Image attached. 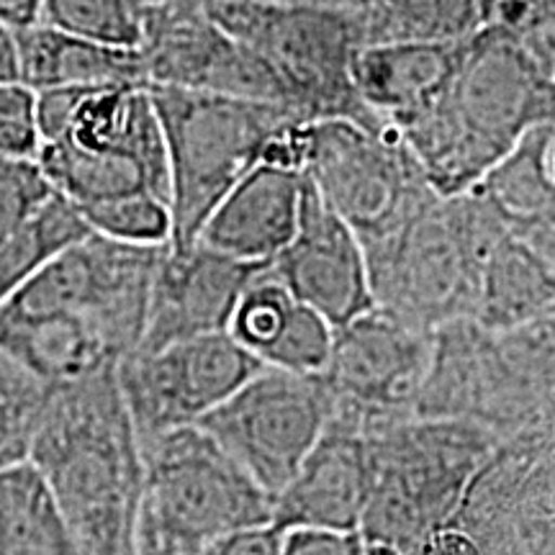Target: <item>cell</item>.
<instances>
[{"label": "cell", "mask_w": 555, "mask_h": 555, "mask_svg": "<svg viewBox=\"0 0 555 555\" xmlns=\"http://www.w3.org/2000/svg\"><path fill=\"white\" fill-rule=\"evenodd\" d=\"M281 555H371L360 530H298L283 532Z\"/></svg>", "instance_id": "d6a6232c"}, {"label": "cell", "mask_w": 555, "mask_h": 555, "mask_svg": "<svg viewBox=\"0 0 555 555\" xmlns=\"http://www.w3.org/2000/svg\"><path fill=\"white\" fill-rule=\"evenodd\" d=\"M37 165L78 208L134 196L170 204L163 124L147 86L62 88L37 93Z\"/></svg>", "instance_id": "3957f363"}, {"label": "cell", "mask_w": 555, "mask_h": 555, "mask_svg": "<svg viewBox=\"0 0 555 555\" xmlns=\"http://www.w3.org/2000/svg\"><path fill=\"white\" fill-rule=\"evenodd\" d=\"M168 245L90 234L0 307V350L50 386L119 371L139 350Z\"/></svg>", "instance_id": "6da1fadb"}, {"label": "cell", "mask_w": 555, "mask_h": 555, "mask_svg": "<svg viewBox=\"0 0 555 555\" xmlns=\"http://www.w3.org/2000/svg\"><path fill=\"white\" fill-rule=\"evenodd\" d=\"M478 9H481L483 24H506L512 26L522 16V11L532 0H476Z\"/></svg>", "instance_id": "d590c367"}, {"label": "cell", "mask_w": 555, "mask_h": 555, "mask_svg": "<svg viewBox=\"0 0 555 555\" xmlns=\"http://www.w3.org/2000/svg\"><path fill=\"white\" fill-rule=\"evenodd\" d=\"M463 41L363 47L356 57L360 99L397 131L442 101L461 65Z\"/></svg>", "instance_id": "d6986e66"}, {"label": "cell", "mask_w": 555, "mask_h": 555, "mask_svg": "<svg viewBox=\"0 0 555 555\" xmlns=\"http://www.w3.org/2000/svg\"><path fill=\"white\" fill-rule=\"evenodd\" d=\"M442 103L491 168L527 131L555 124V82L506 24H486L466 39Z\"/></svg>", "instance_id": "8fae6325"}, {"label": "cell", "mask_w": 555, "mask_h": 555, "mask_svg": "<svg viewBox=\"0 0 555 555\" xmlns=\"http://www.w3.org/2000/svg\"><path fill=\"white\" fill-rule=\"evenodd\" d=\"M90 232L127 245H170L172 214L168 201L157 196H134L78 208Z\"/></svg>", "instance_id": "f1b7e54d"}, {"label": "cell", "mask_w": 555, "mask_h": 555, "mask_svg": "<svg viewBox=\"0 0 555 555\" xmlns=\"http://www.w3.org/2000/svg\"><path fill=\"white\" fill-rule=\"evenodd\" d=\"M54 193L37 159L0 157V245Z\"/></svg>", "instance_id": "f546056e"}, {"label": "cell", "mask_w": 555, "mask_h": 555, "mask_svg": "<svg viewBox=\"0 0 555 555\" xmlns=\"http://www.w3.org/2000/svg\"><path fill=\"white\" fill-rule=\"evenodd\" d=\"M16 34L18 82L34 93L62 88L147 86L137 47H116L78 37L50 24H34Z\"/></svg>", "instance_id": "ffe728a7"}, {"label": "cell", "mask_w": 555, "mask_h": 555, "mask_svg": "<svg viewBox=\"0 0 555 555\" xmlns=\"http://www.w3.org/2000/svg\"><path fill=\"white\" fill-rule=\"evenodd\" d=\"M262 367L229 332L137 350L119 365V386L139 440L198 427Z\"/></svg>", "instance_id": "7c38bea8"}, {"label": "cell", "mask_w": 555, "mask_h": 555, "mask_svg": "<svg viewBox=\"0 0 555 555\" xmlns=\"http://www.w3.org/2000/svg\"><path fill=\"white\" fill-rule=\"evenodd\" d=\"M39 150L37 93L0 80V157L34 159Z\"/></svg>", "instance_id": "4dcf8cb0"}, {"label": "cell", "mask_w": 555, "mask_h": 555, "mask_svg": "<svg viewBox=\"0 0 555 555\" xmlns=\"http://www.w3.org/2000/svg\"><path fill=\"white\" fill-rule=\"evenodd\" d=\"M435 332L371 309L337 330L324 378L339 412L360 425L414 416L416 399L433 363Z\"/></svg>", "instance_id": "5bb4252c"}, {"label": "cell", "mask_w": 555, "mask_h": 555, "mask_svg": "<svg viewBox=\"0 0 555 555\" xmlns=\"http://www.w3.org/2000/svg\"><path fill=\"white\" fill-rule=\"evenodd\" d=\"M506 237L509 219L478 189L433 196L397 229L363 245L376 307L427 332L474 319L481 270Z\"/></svg>", "instance_id": "277c9868"}, {"label": "cell", "mask_w": 555, "mask_h": 555, "mask_svg": "<svg viewBox=\"0 0 555 555\" xmlns=\"http://www.w3.org/2000/svg\"><path fill=\"white\" fill-rule=\"evenodd\" d=\"M150 88L286 103V90L258 54L201 5H147L139 41Z\"/></svg>", "instance_id": "4fadbf2b"}, {"label": "cell", "mask_w": 555, "mask_h": 555, "mask_svg": "<svg viewBox=\"0 0 555 555\" xmlns=\"http://www.w3.org/2000/svg\"><path fill=\"white\" fill-rule=\"evenodd\" d=\"M82 214L52 193L9 240L0 245V307L31 281L47 262L90 237Z\"/></svg>", "instance_id": "d4e9b609"}, {"label": "cell", "mask_w": 555, "mask_h": 555, "mask_svg": "<svg viewBox=\"0 0 555 555\" xmlns=\"http://www.w3.org/2000/svg\"><path fill=\"white\" fill-rule=\"evenodd\" d=\"M270 270L296 301L319 311L335 330L376 309L363 240L324 204L309 178L296 237Z\"/></svg>", "instance_id": "9a60e30c"}, {"label": "cell", "mask_w": 555, "mask_h": 555, "mask_svg": "<svg viewBox=\"0 0 555 555\" xmlns=\"http://www.w3.org/2000/svg\"><path fill=\"white\" fill-rule=\"evenodd\" d=\"M268 3H283V5H311V9H350L356 0H268Z\"/></svg>", "instance_id": "74e56055"}, {"label": "cell", "mask_w": 555, "mask_h": 555, "mask_svg": "<svg viewBox=\"0 0 555 555\" xmlns=\"http://www.w3.org/2000/svg\"><path fill=\"white\" fill-rule=\"evenodd\" d=\"M512 29L519 34L545 78L555 82V0H532Z\"/></svg>", "instance_id": "1f68e13d"}, {"label": "cell", "mask_w": 555, "mask_h": 555, "mask_svg": "<svg viewBox=\"0 0 555 555\" xmlns=\"http://www.w3.org/2000/svg\"><path fill=\"white\" fill-rule=\"evenodd\" d=\"M52 388L0 350V470L31 457Z\"/></svg>", "instance_id": "484cf974"}, {"label": "cell", "mask_w": 555, "mask_h": 555, "mask_svg": "<svg viewBox=\"0 0 555 555\" xmlns=\"http://www.w3.org/2000/svg\"><path fill=\"white\" fill-rule=\"evenodd\" d=\"M371 494L360 535L371 555H414L446 525L504 437L468 420L401 416L365 427Z\"/></svg>", "instance_id": "5b68a950"}, {"label": "cell", "mask_w": 555, "mask_h": 555, "mask_svg": "<svg viewBox=\"0 0 555 555\" xmlns=\"http://www.w3.org/2000/svg\"><path fill=\"white\" fill-rule=\"evenodd\" d=\"M206 11L266 62L291 108L309 121L347 119L391 131L358 93L352 69L363 44L347 9L217 0Z\"/></svg>", "instance_id": "ba28073f"}, {"label": "cell", "mask_w": 555, "mask_h": 555, "mask_svg": "<svg viewBox=\"0 0 555 555\" xmlns=\"http://www.w3.org/2000/svg\"><path fill=\"white\" fill-rule=\"evenodd\" d=\"M0 555H82L50 483L31 461L0 470Z\"/></svg>", "instance_id": "7402d4cb"}, {"label": "cell", "mask_w": 555, "mask_h": 555, "mask_svg": "<svg viewBox=\"0 0 555 555\" xmlns=\"http://www.w3.org/2000/svg\"><path fill=\"white\" fill-rule=\"evenodd\" d=\"M29 461L50 483L82 555H137L144 453L119 373L54 386Z\"/></svg>", "instance_id": "7a4b0ae2"}, {"label": "cell", "mask_w": 555, "mask_h": 555, "mask_svg": "<svg viewBox=\"0 0 555 555\" xmlns=\"http://www.w3.org/2000/svg\"><path fill=\"white\" fill-rule=\"evenodd\" d=\"M360 44H442L483 29L476 0H356L350 5Z\"/></svg>", "instance_id": "603a6c76"}, {"label": "cell", "mask_w": 555, "mask_h": 555, "mask_svg": "<svg viewBox=\"0 0 555 555\" xmlns=\"http://www.w3.org/2000/svg\"><path fill=\"white\" fill-rule=\"evenodd\" d=\"M283 532L286 530H281L275 522L245 527V530L214 540L204 555H281Z\"/></svg>", "instance_id": "836d02e7"}, {"label": "cell", "mask_w": 555, "mask_h": 555, "mask_svg": "<svg viewBox=\"0 0 555 555\" xmlns=\"http://www.w3.org/2000/svg\"><path fill=\"white\" fill-rule=\"evenodd\" d=\"M414 555H481L466 532L453 522L440 525L433 535L425 538V543L416 547Z\"/></svg>", "instance_id": "e575fe53"}, {"label": "cell", "mask_w": 555, "mask_h": 555, "mask_svg": "<svg viewBox=\"0 0 555 555\" xmlns=\"http://www.w3.org/2000/svg\"><path fill=\"white\" fill-rule=\"evenodd\" d=\"M137 555H204L214 540L273 522V496L201 427L142 442Z\"/></svg>", "instance_id": "52a82bcc"}, {"label": "cell", "mask_w": 555, "mask_h": 555, "mask_svg": "<svg viewBox=\"0 0 555 555\" xmlns=\"http://www.w3.org/2000/svg\"><path fill=\"white\" fill-rule=\"evenodd\" d=\"M304 189L307 176L301 170L258 165L208 217L198 242L234 260L273 266L301 224Z\"/></svg>", "instance_id": "ac0fdd59"}, {"label": "cell", "mask_w": 555, "mask_h": 555, "mask_svg": "<svg viewBox=\"0 0 555 555\" xmlns=\"http://www.w3.org/2000/svg\"><path fill=\"white\" fill-rule=\"evenodd\" d=\"M547 314H555V273L512 234L486 260L474 319L499 332Z\"/></svg>", "instance_id": "44dd1931"}, {"label": "cell", "mask_w": 555, "mask_h": 555, "mask_svg": "<svg viewBox=\"0 0 555 555\" xmlns=\"http://www.w3.org/2000/svg\"><path fill=\"white\" fill-rule=\"evenodd\" d=\"M476 189L512 229L555 211V124L527 131Z\"/></svg>", "instance_id": "cb8c5ba5"}, {"label": "cell", "mask_w": 555, "mask_h": 555, "mask_svg": "<svg viewBox=\"0 0 555 555\" xmlns=\"http://www.w3.org/2000/svg\"><path fill=\"white\" fill-rule=\"evenodd\" d=\"M147 5H157V3H189V5H201V9H208L217 0H144Z\"/></svg>", "instance_id": "f35d334b"}, {"label": "cell", "mask_w": 555, "mask_h": 555, "mask_svg": "<svg viewBox=\"0 0 555 555\" xmlns=\"http://www.w3.org/2000/svg\"><path fill=\"white\" fill-rule=\"evenodd\" d=\"M335 409L324 376L262 365L198 427L275 499L327 433Z\"/></svg>", "instance_id": "30bf717a"}, {"label": "cell", "mask_w": 555, "mask_h": 555, "mask_svg": "<svg viewBox=\"0 0 555 555\" xmlns=\"http://www.w3.org/2000/svg\"><path fill=\"white\" fill-rule=\"evenodd\" d=\"M371 494V457L365 429L356 416L335 409L327 433L273 499L281 530L356 532Z\"/></svg>", "instance_id": "e0dca14e"}, {"label": "cell", "mask_w": 555, "mask_h": 555, "mask_svg": "<svg viewBox=\"0 0 555 555\" xmlns=\"http://www.w3.org/2000/svg\"><path fill=\"white\" fill-rule=\"evenodd\" d=\"M170 168V247H193L208 217L247 172L268 163L307 116L286 103L150 88Z\"/></svg>", "instance_id": "8992f818"}, {"label": "cell", "mask_w": 555, "mask_h": 555, "mask_svg": "<svg viewBox=\"0 0 555 555\" xmlns=\"http://www.w3.org/2000/svg\"><path fill=\"white\" fill-rule=\"evenodd\" d=\"M304 172L363 245L384 237L437 196L393 131L347 119L309 124Z\"/></svg>", "instance_id": "9c48e42d"}, {"label": "cell", "mask_w": 555, "mask_h": 555, "mask_svg": "<svg viewBox=\"0 0 555 555\" xmlns=\"http://www.w3.org/2000/svg\"><path fill=\"white\" fill-rule=\"evenodd\" d=\"M268 266H253L196 242L165 249L152 288L150 319L139 350H159L183 339L229 330L249 283Z\"/></svg>", "instance_id": "2e32d148"}, {"label": "cell", "mask_w": 555, "mask_h": 555, "mask_svg": "<svg viewBox=\"0 0 555 555\" xmlns=\"http://www.w3.org/2000/svg\"><path fill=\"white\" fill-rule=\"evenodd\" d=\"M144 16V0H41V24L116 47H139Z\"/></svg>", "instance_id": "4316f807"}, {"label": "cell", "mask_w": 555, "mask_h": 555, "mask_svg": "<svg viewBox=\"0 0 555 555\" xmlns=\"http://www.w3.org/2000/svg\"><path fill=\"white\" fill-rule=\"evenodd\" d=\"M0 80L18 82V57H16V34L11 26L0 21Z\"/></svg>", "instance_id": "8d00e7d4"}, {"label": "cell", "mask_w": 555, "mask_h": 555, "mask_svg": "<svg viewBox=\"0 0 555 555\" xmlns=\"http://www.w3.org/2000/svg\"><path fill=\"white\" fill-rule=\"evenodd\" d=\"M294 307L296 298L291 296V291L278 281L268 266L247 286L227 332L245 347L249 356L266 363L268 352L273 350L278 337L286 330Z\"/></svg>", "instance_id": "83f0119b"}]
</instances>
